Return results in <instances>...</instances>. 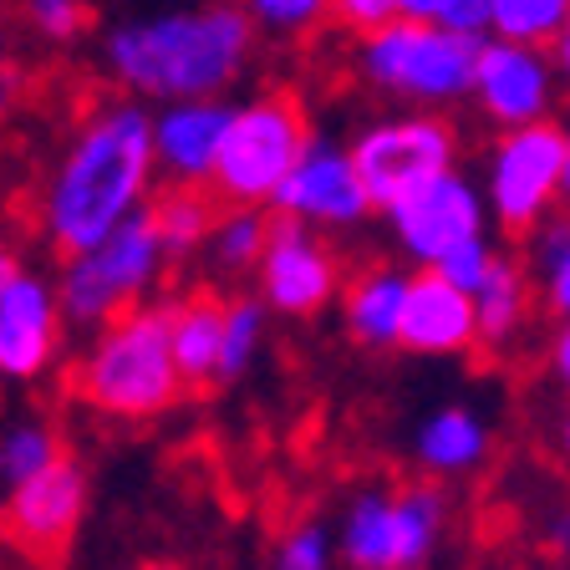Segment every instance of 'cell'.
Here are the masks:
<instances>
[{
  "instance_id": "obj_1",
  "label": "cell",
  "mask_w": 570,
  "mask_h": 570,
  "mask_svg": "<svg viewBox=\"0 0 570 570\" xmlns=\"http://www.w3.org/2000/svg\"><path fill=\"white\" fill-rule=\"evenodd\" d=\"M154 154L158 142L142 112L122 107V112H102L97 122H87L41 209V229L61 261L97 249L122 219L142 209Z\"/></svg>"
},
{
  "instance_id": "obj_2",
  "label": "cell",
  "mask_w": 570,
  "mask_h": 570,
  "mask_svg": "<svg viewBox=\"0 0 570 570\" xmlns=\"http://www.w3.org/2000/svg\"><path fill=\"white\" fill-rule=\"evenodd\" d=\"M71 392L107 417H158L184 397V372L174 356L168 306H138L97 326L82 362L71 372Z\"/></svg>"
},
{
  "instance_id": "obj_3",
  "label": "cell",
  "mask_w": 570,
  "mask_h": 570,
  "mask_svg": "<svg viewBox=\"0 0 570 570\" xmlns=\"http://www.w3.org/2000/svg\"><path fill=\"white\" fill-rule=\"evenodd\" d=\"M311 154V118L291 87L255 97L245 112H235L214 158L209 189L225 199V209H255L271 204L291 168Z\"/></svg>"
},
{
  "instance_id": "obj_4",
  "label": "cell",
  "mask_w": 570,
  "mask_h": 570,
  "mask_svg": "<svg viewBox=\"0 0 570 570\" xmlns=\"http://www.w3.org/2000/svg\"><path fill=\"white\" fill-rule=\"evenodd\" d=\"M245 16L214 11L199 21H164L148 31H128L112 41L118 71L132 87H154V92H209L239 67L245 51Z\"/></svg>"
},
{
  "instance_id": "obj_5",
  "label": "cell",
  "mask_w": 570,
  "mask_h": 570,
  "mask_svg": "<svg viewBox=\"0 0 570 570\" xmlns=\"http://www.w3.org/2000/svg\"><path fill=\"white\" fill-rule=\"evenodd\" d=\"M164 261H168V249L154 229L148 204H142V209L132 214V219H122L97 249L61 261L57 291H61V306H67V321L97 332L107 321L138 311L142 291L164 275Z\"/></svg>"
},
{
  "instance_id": "obj_6",
  "label": "cell",
  "mask_w": 570,
  "mask_h": 570,
  "mask_svg": "<svg viewBox=\"0 0 570 570\" xmlns=\"http://www.w3.org/2000/svg\"><path fill=\"white\" fill-rule=\"evenodd\" d=\"M566 132L550 122H524L494 154V178H489V199H494V219L504 235L524 239L546 209L560 199L566 184Z\"/></svg>"
},
{
  "instance_id": "obj_7",
  "label": "cell",
  "mask_w": 570,
  "mask_h": 570,
  "mask_svg": "<svg viewBox=\"0 0 570 570\" xmlns=\"http://www.w3.org/2000/svg\"><path fill=\"white\" fill-rule=\"evenodd\" d=\"M352 164L367 184L372 209L392 214L403 199H413L417 189H428L433 178H443L453 168V128L439 118L387 122V128H372L356 142Z\"/></svg>"
},
{
  "instance_id": "obj_8",
  "label": "cell",
  "mask_w": 570,
  "mask_h": 570,
  "mask_svg": "<svg viewBox=\"0 0 570 570\" xmlns=\"http://www.w3.org/2000/svg\"><path fill=\"white\" fill-rule=\"evenodd\" d=\"M87 514V474L82 463L61 453L57 463H47L36 479L6 489V510H0V530L21 556L57 566L67 556V546L77 540Z\"/></svg>"
},
{
  "instance_id": "obj_9",
  "label": "cell",
  "mask_w": 570,
  "mask_h": 570,
  "mask_svg": "<svg viewBox=\"0 0 570 570\" xmlns=\"http://www.w3.org/2000/svg\"><path fill=\"white\" fill-rule=\"evenodd\" d=\"M479 57L484 47L474 31H428L423 21H397L372 36V71L403 92H459L479 82Z\"/></svg>"
},
{
  "instance_id": "obj_10",
  "label": "cell",
  "mask_w": 570,
  "mask_h": 570,
  "mask_svg": "<svg viewBox=\"0 0 570 570\" xmlns=\"http://www.w3.org/2000/svg\"><path fill=\"white\" fill-rule=\"evenodd\" d=\"M271 249L261 261V301L281 316H316L342 291V265L321 239L306 235V219L271 209Z\"/></svg>"
},
{
  "instance_id": "obj_11",
  "label": "cell",
  "mask_w": 570,
  "mask_h": 570,
  "mask_svg": "<svg viewBox=\"0 0 570 570\" xmlns=\"http://www.w3.org/2000/svg\"><path fill=\"white\" fill-rule=\"evenodd\" d=\"M61 291L41 275H16L0 291V377L6 382H36L47 377L61 352Z\"/></svg>"
},
{
  "instance_id": "obj_12",
  "label": "cell",
  "mask_w": 570,
  "mask_h": 570,
  "mask_svg": "<svg viewBox=\"0 0 570 570\" xmlns=\"http://www.w3.org/2000/svg\"><path fill=\"white\" fill-rule=\"evenodd\" d=\"M392 229H397V239H403L413 261L439 265L443 255L463 249L469 239H484V209H479L474 189L463 178L443 174L392 209Z\"/></svg>"
},
{
  "instance_id": "obj_13",
  "label": "cell",
  "mask_w": 570,
  "mask_h": 570,
  "mask_svg": "<svg viewBox=\"0 0 570 570\" xmlns=\"http://www.w3.org/2000/svg\"><path fill=\"white\" fill-rule=\"evenodd\" d=\"M271 209L296 214V219H321V225H352V219H362L372 209V199L352 154H332V148L311 142V154L275 189Z\"/></svg>"
},
{
  "instance_id": "obj_14",
  "label": "cell",
  "mask_w": 570,
  "mask_h": 570,
  "mask_svg": "<svg viewBox=\"0 0 570 570\" xmlns=\"http://www.w3.org/2000/svg\"><path fill=\"white\" fill-rule=\"evenodd\" d=\"M479 346V306L469 291L443 281L433 265L413 275L403 311V352L417 356H459Z\"/></svg>"
},
{
  "instance_id": "obj_15",
  "label": "cell",
  "mask_w": 570,
  "mask_h": 570,
  "mask_svg": "<svg viewBox=\"0 0 570 570\" xmlns=\"http://www.w3.org/2000/svg\"><path fill=\"white\" fill-rule=\"evenodd\" d=\"M407 291H413V275L392 271V265H367L362 275H352L342 291L346 336L356 346H403Z\"/></svg>"
},
{
  "instance_id": "obj_16",
  "label": "cell",
  "mask_w": 570,
  "mask_h": 570,
  "mask_svg": "<svg viewBox=\"0 0 570 570\" xmlns=\"http://www.w3.org/2000/svg\"><path fill=\"white\" fill-rule=\"evenodd\" d=\"M413 459L428 479H459L474 474L489 459V423L463 403L433 407L413 433Z\"/></svg>"
},
{
  "instance_id": "obj_17",
  "label": "cell",
  "mask_w": 570,
  "mask_h": 570,
  "mask_svg": "<svg viewBox=\"0 0 570 570\" xmlns=\"http://www.w3.org/2000/svg\"><path fill=\"white\" fill-rule=\"evenodd\" d=\"M225 316H229V301L214 296V291H194V296L168 306V332H174V356H178V372H184V387H214L219 382Z\"/></svg>"
},
{
  "instance_id": "obj_18",
  "label": "cell",
  "mask_w": 570,
  "mask_h": 570,
  "mask_svg": "<svg viewBox=\"0 0 570 570\" xmlns=\"http://www.w3.org/2000/svg\"><path fill=\"white\" fill-rule=\"evenodd\" d=\"M336 550H342L346 570H403L392 489H362L346 499L342 524H336Z\"/></svg>"
},
{
  "instance_id": "obj_19",
  "label": "cell",
  "mask_w": 570,
  "mask_h": 570,
  "mask_svg": "<svg viewBox=\"0 0 570 570\" xmlns=\"http://www.w3.org/2000/svg\"><path fill=\"white\" fill-rule=\"evenodd\" d=\"M229 118H235V112L204 102V107H178V112H168V118L158 122V132H154L158 164L168 168L174 184H209Z\"/></svg>"
},
{
  "instance_id": "obj_20",
  "label": "cell",
  "mask_w": 570,
  "mask_h": 570,
  "mask_svg": "<svg viewBox=\"0 0 570 570\" xmlns=\"http://www.w3.org/2000/svg\"><path fill=\"white\" fill-rule=\"evenodd\" d=\"M479 87H484V107L499 122H520L524 128L546 107V71L520 47H489L479 57Z\"/></svg>"
},
{
  "instance_id": "obj_21",
  "label": "cell",
  "mask_w": 570,
  "mask_h": 570,
  "mask_svg": "<svg viewBox=\"0 0 570 570\" xmlns=\"http://www.w3.org/2000/svg\"><path fill=\"white\" fill-rule=\"evenodd\" d=\"M148 214H154L164 249L178 261V255H194L204 239H214V229H219V219L229 209L209 184H168L158 199H148Z\"/></svg>"
},
{
  "instance_id": "obj_22",
  "label": "cell",
  "mask_w": 570,
  "mask_h": 570,
  "mask_svg": "<svg viewBox=\"0 0 570 570\" xmlns=\"http://www.w3.org/2000/svg\"><path fill=\"white\" fill-rule=\"evenodd\" d=\"M479 306V342L484 346H504L530 316V281L514 261H494L484 291L474 296Z\"/></svg>"
},
{
  "instance_id": "obj_23",
  "label": "cell",
  "mask_w": 570,
  "mask_h": 570,
  "mask_svg": "<svg viewBox=\"0 0 570 570\" xmlns=\"http://www.w3.org/2000/svg\"><path fill=\"white\" fill-rule=\"evenodd\" d=\"M271 219L275 214L261 209H229L214 229L209 249H214V265L225 275H245V271H261L265 249H271Z\"/></svg>"
},
{
  "instance_id": "obj_24",
  "label": "cell",
  "mask_w": 570,
  "mask_h": 570,
  "mask_svg": "<svg viewBox=\"0 0 570 570\" xmlns=\"http://www.w3.org/2000/svg\"><path fill=\"white\" fill-rule=\"evenodd\" d=\"M61 459V443L47 423H36V417H21L0 433V484L16 489L26 479H36L47 463Z\"/></svg>"
},
{
  "instance_id": "obj_25",
  "label": "cell",
  "mask_w": 570,
  "mask_h": 570,
  "mask_svg": "<svg viewBox=\"0 0 570 570\" xmlns=\"http://www.w3.org/2000/svg\"><path fill=\"white\" fill-rule=\"evenodd\" d=\"M265 301L255 296H235L229 301V316H225V356H219V382H239L255 356L265 346Z\"/></svg>"
},
{
  "instance_id": "obj_26",
  "label": "cell",
  "mask_w": 570,
  "mask_h": 570,
  "mask_svg": "<svg viewBox=\"0 0 570 570\" xmlns=\"http://www.w3.org/2000/svg\"><path fill=\"white\" fill-rule=\"evenodd\" d=\"M342 560L336 550V530L321 520H301L275 540V556H271V570H332Z\"/></svg>"
},
{
  "instance_id": "obj_27",
  "label": "cell",
  "mask_w": 570,
  "mask_h": 570,
  "mask_svg": "<svg viewBox=\"0 0 570 570\" xmlns=\"http://www.w3.org/2000/svg\"><path fill=\"white\" fill-rule=\"evenodd\" d=\"M570 0H494V21L510 41H534V47H550L556 41V26L566 16Z\"/></svg>"
},
{
  "instance_id": "obj_28",
  "label": "cell",
  "mask_w": 570,
  "mask_h": 570,
  "mask_svg": "<svg viewBox=\"0 0 570 570\" xmlns=\"http://www.w3.org/2000/svg\"><path fill=\"white\" fill-rule=\"evenodd\" d=\"M540 301L556 321H570V219L540 239Z\"/></svg>"
},
{
  "instance_id": "obj_29",
  "label": "cell",
  "mask_w": 570,
  "mask_h": 570,
  "mask_svg": "<svg viewBox=\"0 0 570 570\" xmlns=\"http://www.w3.org/2000/svg\"><path fill=\"white\" fill-rule=\"evenodd\" d=\"M494 249L484 245V239H469V245L463 249H453V255H443L439 265H433V271L443 275V281H453L459 285V291H469V296H479V291H484V281H489V271H494Z\"/></svg>"
},
{
  "instance_id": "obj_30",
  "label": "cell",
  "mask_w": 570,
  "mask_h": 570,
  "mask_svg": "<svg viewBox=\"0 0 570 570\" xmlns=\"http://www.w3.org/2000/svg\"><path fill=\"white\" fill-rule=\"evenodd\" d=\"M392 6H397V0H326V21H342V26H352V31L377 36L382 26H387Z\"/></svg>"
},
{
  "instance_id": "obj_31",
  "label": "cell",
  "mask_w": 570,
  "mask_h": 570,
  "mask_svg": "<svg viewBox=\"0 0 570 570\" xmlns=\"http://www.w3.org/2000/svg\"><path fill=\"white\" fill-rule=\"evenodd\" d=\"M36 16H41V26L51 36H71L77 26L92 21V11H87L82 0H36Z\"/></svg>"
},
{
  "instance_id": "obj_32",
  "label": "cell",
  "mask_w": 570,
  "mask_h": 570,
  "mask_svg": "<svg viewBox=\"0 0 570 570\" xmlns=\"http://www.w3.org/2000/svg\"><path fill=\"white\" fill-rule=\"evenodd\" d=\"M255 6H261V16H271L275 26H311L326 11V0H255Z\"/></svg>"
},
{
  "instance_id": "obj_33",
  "label": "cell",
  "mask_w": 570,
  "mask_h": 570,
  "mask_svg": "<svg viewBox=\"0 0 570 570\" xmlns=\"http://www.w3.org/2000/svg\"><path fill=\"white\" fill-rule=\"evenodd\" d=\"M484 16H494V0H453V11L443 21L453 31H474V26H484Z\"/></svg>"
},
{
  "instance_id": "obj_34",
  "label": "cell",
  "mask_w": 570,
  "mask_h": 570,
  "mask_svg": "<svg viewBox=\"0 0 570 570\" xmlns=\"http://www.w3.org/2000/svg\"><path fill=\"white\" fill-rule=\"evenodd\" d=\"M550 367H556V377L566 382V392H570V321H560L556 346H550Z\"/></svg>"
},
{
  "instance_id": "obj_35",
  "label": "cell",
  "mask_w": 570,
  "mask_h": 570,
  "mask_svg": "<svg viewBox=\"0 0 570 570\" xmlns=\"http://www.w3.org/2000/svg\"><path fill=\"white\" fill-rule=\"evenodd\" d=\"M397 6H403L407 16H417V21H423V16H449L453 11V0H397Z\"/></svg>"
},
{
  "instance_id": "obj_36",
  "label": "cell",
  "mask_w": 570,
  "mask_h": 570,
  "mask_svg": "<svg viewBox=\"0 0 570 570\" xmlns=\"http://www.w3.org/2000/svg\"><path fill=\"white\" fill-rule=\"evenodd\" d=\"M550 546L570 550V514H556V520H550Z\"/></svg>"
},
{
  "instance_id": "obj_37",
  "label": "cell",
  "mask_w": 570,
  "mask_h": 570,
  "mask_svg": "<svg viewBox=\"0 0 570 570\" xmlns=\"http://www.w3.org/2000/svg\"><path fill=\"white\" fill-rule=\"evenodd\" d=\"M16 275H21V265H16V255H11V249L0 245V291H6V285H11Z\"/></svg>"
},
{
  "instance_id": "obj_38",
  "label": "cell",
  "mask_w": 570,
  "mask_h": 570,
  "mask_svg": "<svg viewBox=\"0 0 570 570\" xmlns=\"http://www.w3.org/2000/svg\"><path fill=\"white\" fill-rule=\"evenodd\" d=\"M560 199H566V219H570V142H566V184H560Z\"/></svg>"
},
{
  "instance_id": "obj_39",
  "label": "cell",
  "mask_w": 570,
  "mask_h": 570,
  "mask_svg": "<svg viewBox=\"0 0 570 570\" xmlns=\"http://www.w3.org/2000/svg\"><path fill=\"white\" fill-rule=\"evenodd\" d=\"M560 453L570 459V407H566V417H560Z\"/></svg>"
},
{
  "instance_id": "obj_40",
  "label": "cell",
  "mask_w": 570,
  "mask_h": 570,
  "mask_svg": "<svg viewBox=\"0 0 570 570\" xmlns=\"http://www.w3.org/2000/svg\"><path fill=\"white\" fill-rule=\"evenodd\" d=\"M138 570H184V566H174V560H148V566H138Z\"/></svg>"
},
{
  "instance_id": "obj_41",
  "label": "cell",
  "mask_w": 570,
  "mask_h": 570,
  "mask_svg": "<svg viewBox=\"0 0 570 570\" xmlns=\"http://www.w3.org/2000/svg\"><path fill=\"white\" fill-rule=\"evenodd\" d=\"M566 67H570V26H566Z\"/></svg>"
}]
</instances>
